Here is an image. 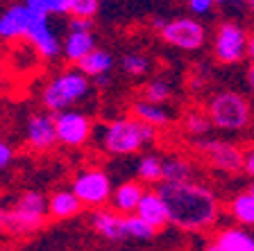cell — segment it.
<instances>
[{"label": "cell", "instance_id": "cell-1", "mask_svg": "<svg viewBox=\"0 0 254 251\" xmlns=\"http://www.w3.org/2000/svg\"><path fill=\"white\" fill-rule=\"evenodd\" d=\"M159 193L168 206L170 224L182 231L200 233L216 226L218 215H220V201L211 190L190 181H161Z\"/></svg>", "mask_w": 254, "mask_h": 251}, {"label": "cell", "instance_id": "cell-2", "mask_svg": "<svg viewBox=\"0 0 254 251\" xmlns=\"http://www.w3.org/2000/svg\"><path fill=\"white\" fill-rule=\"evenodd\" d=\"M154 136H157V127L132 115V118H116V120L95 127L91 138L95 141L98 150H102L105 154L127 156V154H134L141 147L150 145Z\"/></svg>", "mask_w": 254, "mask_h": 251}, {"label": "cell", "instance_id": "cell-3", "mask_svg": "<svg viewBox=\"0 0 254 251\" xmlns=\"http://www.w3.org/2000/svg\"><path fill=\"white\" fill-rule=\"evenodd\" d=\"M91 93H93V86L89 82V75H84L79 68H70L57 73L43 86L41 100L48 111L62 113L82 104L84 100H89Z\"/></svg>", "mask_w": 254, "mask_h": 251}, {"label": "cell", "instance_id": "cell-4", "mask_svg": "<svg viewBox=\"0 0 254 251\" xmlns=\"http://www.w3.org/2000/svg\"><path fill=\"white\" fill-rule=\"evenodd\" d=\"M50 215L48 210V199L41 193L25 190L11 201V206L0 204V224L9 233H32L46 224V217Z\"/></svg>", "mask_w": 254, "mask_h": 251}, {"label": "cell", "instance_id": "cell-5", "mask_svg": "<svg viewBox=\"0 0 254 251\" xmlns=\"http://www.w3.org/2000/svg\"><path fill=\"white\" fill-rule=\"evenodd\" d=\"M206 113L211 118L213 127L220 131H243L252 120V106L248 98L236 91H220L209 100Z\"/></svg>", "mask_w": 254, "mask_h": 251}, {"label": "cell", "instance_id": "cell-6", "mask_svg": "<svg viewBox=\"0 0 254 251\" xmlns=\"http://www.w3.org/2000/svg\"><path fill=\"white\" fill-rule=\"evenodd\" d=\"M248 32L234 21L220 23L216 32V41H213V54L220 63H238L248 57Z\"/></svg>", "mask_w": 254, "mask_h": 251}, {"label": "cell", "instance_id": "cell-7", "mask_svg": "<svg viewBox=\"0 0 254 251\" xmlns=\"http://www.w3.org/2000/svg\"><path fill=\"white\" fill-rule=\"evenodd\" d=\"M159 32H161V39L168 46L186 50V52L200 50L206 41V27L200 21H195V18H173V21H166Z\"/></svg>", "mask_w": 254, "mask_h": 251}, {"label": "cell", "instance_id": "cell-8", "mask_svg": "<svg viewBox=\"0 0 254 251\" xmlns=\"http://www.w3.org/2000/svg\"><path fill=\"white\" fill-rule=\"evenodd\" d=\"M73 190L82 199V204L91 206V208H100L102 204H107L111 199V193H114L109 174L98 170V167L79 172L73 181Z\"/></svg>", "mask_w": 254, "mask_h": 251}, {"label": "cell", "instance_id": "cell-9", "mask_svg": "<svg viewBox=\"0 0 254 251\" xmlns=\"http://www.w3.org/2000/svg\"><path fill=\"white\" fill-rule=\"evenodd\" d=\"M197 152L209 161V165H213L216 170L222 172H238L243 170V156L245 152H241V147L234 145L229 141H218V138H202L195 143Z\"/></svg>", "mask_w": 254, "mask_h": 251}, {"label": "cell", "instance_id": "cell-10", "mask_svg": "<svg viewBox=\"0 0 254 251\" xmlns=\"http://www.w3.org/2000/svg\"><path fill=\"white\" fill-rule=\"evenodd\" d=\"M55 125H57L59 143L66 147H82L93 136V125H91L89 115L73 109L55 113Z\"/></svg>", "mask_w": 254, "mask_h": 251}, {"label": "cell", "instance_id": "cell-11", "mask_svg": "<svg viewBox=\"0 0 254 251\" xmlns=\"http://www.w3.org/2000/svg\"><path fill=\"white\" fill-rule=\"evenodd\" d=\"M25 39L34 46V50H37L43 59H55L62 54V39H59L57 30L50 25V16L48 14L34 11Z\"/></svg>", "mask_w": 254, "mask_h": 251}, {"label": "cell", "instance_id": "cell-12", "mask_svg": "<svg viewBox=\"0 0 254 251\" xmlns=\"http://www.w3.org/2000/svg\"><path fill=\"white\" fill-rule=\"evenodd\" d=\"M34 16V9L27 7L25 2H16L9 5L0 14V41H16V39H25L30 21Z\"/></svg>", "mask_w": 254, "mask_h": 251}, {"label": "cell", "instance_id": "cell-13", "mask_svg": "<svg viewBox=\"0 0 254 251\" xmlns=\"http://www.w3.org/2000/svg\"><path fill=\"white\" fill-rule=\"evenodd\" d=\"M25 136H27V145H30L32 150H39V152L50 150L55 143H59L55 118L48 113H34L30 120H27Z\"/></svg>", "mask_w": 254, "mask_h": 251}, {"label": "cell", "instance_id": "cell-14", "mask_svg": "<svg viewBox=\"0 0 254 251\" xmlns=\"http://www.w3.org/2000/svg\"><path fill=\"white\" fill-rule=\"evenodd\" d=\"M91 226L95 229V233H100V236L109 242H125L127 240L125 215L114 208H98L91 215Z\"/></svg>", "mask_w": 254, "mask_h": 251}, {"label": "cell", "instance_id": "cell-15", "mask_svg": "<svg viewBox=\"0 0 254 251\" xmlns=\"http://www.w3.org/2000/svg\"><path fill=\"white\" fill-rule=\"evenodd\" d=\"M136 215L143 217V220L152 224L154 229H164L166 224H170V215H168V206H166L164 197L159 190H145V195L138 201Z\"/></svg>", "mask_w": 254, "mask_h": 251}, {"label": "cell", "instance_id": "cell-16", "mask_svg": "<svg viewBox=\"0 0 254 251\" xmlns=\"http://www.w3.org/2000/svg\"><path fill=\"white\" fill-rule=\"evenodd\" d=\"M91 50H95L93 30H89V32L68 30L66 39L62 41V57L66 59L68 63H77L79 59H84Z\"/></svg>", "mask_w": 254, "mask_h": 251}, {"label": "cell", "instance_id": "cell-17", "mask_svg": "<svg viewBox=\"0 0 254 251\" xmlns=\"http://www.w3.org/2000/svg\"><path fill=\"white\" fill-rule=\"evenodd\" d=\"M143 195H145V188H143L138 181H125L111 193L109 204H111V208L118 210V213L129 215V213H136L138 201H141Z\"/></svg>", "mask_w": 254, "mask_h": 251}, {"label": "cell", "instance_id": "cell-18", "mask_svg": "<svg viewBox=\"0 0 254 251\" xmlns=\"http://www.w3.org/2000/svg\"><path fill=\"white\" fill-rule=\"evenodd\" d=\"M82 199L75 195V190H57L48 199V210L55 220H70L82 210Z\"/></svg>", "mask_w": 254, "mask_h": 251}, {"label": "cell", "instance_id": "cell-19", "mask_svg": "<svg viewBox=\"0 0 254 251\" xmlns=\"http://www.w3.org/2000/svg\"><path fill=\"white\" fill-rule=\"evenodd\" d=\"M216 242L225 251H254V236L241 226H227L216 236Z\"/></svg>", "mask_w": 254, "mask_h": 251}, {"label": "cell", "instance_id": "cell-20", "mask_svg": "<svg viewBox=\"0 0 254 251\" xmlns=\"http://www.w3.org/2000/svg\"><path fill=\"white\" fill-rule=\"evenodd\" d=\"M132 115H136L138 120L148 122L152 127H166L170 122V113L164 109V104L150 102V100H138L132 104Z\"/></svg>", "mask_w": 254, "mask_h": 251}, {"label": "cell", "instance_id": "cell-21", "mask_svg": "<svg viewBox=\"0 0 254 251\" xmlns=\"http://www.w3.org/2000/svg\"><path fill=\"white\" fill-rule=\"evenodd\" d=\"M75 66H77L84 75H89V77L93 79V77H98V75L109 73L111 66H114V57H111V52H107V50L95 48V50H91L84 59H79Z\"/></svg>", "mask_w": 254, "mask_h": 251}, {"label": "cell", "instance_id": "cell-22", "mask_svg": "<svg viewBox=\"0 0 254 251\" xmlns=\"http://www.w3.org/2000/svg\"><path fill=\"white\" fill-rule=\"evenodd\" d=\"M229 213L232 217L243 226H254V193L245 190L238 193L236 197L229 201Z\"/></svg>", "mask_w": 254, "mask_h": 251}, {"label": "cell", "instance_id": "cell-23", "mask_svg": "<svg viewBox=\"0 0 254 251\" xmlns=\"http://www.w3.org/2000/svg\"><path fill=\"white\" fill-rule=\"evenodd\" d=\"M125 231H127V240H138V242H148L154 238L157 229L152 224L138 217L136 213H129L125 215Z\"/></svg>", "mask_w": 254, "mask_h": 251}, {"label": "cell", "instance_id": "cell-24", "mask_svg": "<svg viewBox=\"0 0 254 251\" xmlns=\"http://www.w3.org/2000/svg\"><path fill=\"white\" fill-rule=\"evenodd\" d=\"M136 172H138L141 181H148V183L164 181V158L154 156V154L143 156L141 161L136 163Z\"/></svg>", "mask_w": 254, "mask_h": 251}, {"label": "cell", "instance_id": "cell-25", "mask_svg": "<svg viewBox=\"0 0 254 251\" xmlns=\"http://www.w3.org/2000/svg\"><path fill=\"white\" fill-rule=\"evenodd\" d=\"M182 127H184L186 134L202 138L211 131L213 122H211V118H209V113H204V111H189V113L184 115V120H182Z\"/></svg>", "mask_w": 254, "mask_h": 251}, {"label": "cell", "instance_id": "cell-26", "mask_svg": "<svg viewBox=\"0 0 254 251\" xmlns=\"http://www.w3.org/2000/svg\"><path fill=\"white\" fill-rule=\"evenodd\" d=\"M193 179V167L189 161L180 156L164 158V181H190Z\"/></svg>", "mask_w": 254, "mask_h": 251}, {"label": "cell", "instance_id": "cell-27", "mask_svg": "<svg viewBox=\"0 0 254 251\" xmlns=\"http://www.w3.org/2000/svg\"><path fill=\"white\" fill-rule=\"evenodd\" d=\"M121 68L132 77H143L150 70V59L143 52H127L121 59Z\"/></svg>", "mask_w": 254, "mask_h": 251}, {"label": "cell", "instance_id": "cell-28", "mask_svg": "<svg viewBox=\"0 0 254 251\" xmlns=\"http://www.w3.org/2000/svg\"><path fill=\"white\" fill-rule=\"evenodd\" d=\"M23 2L39 14L48 16H62L70 11V0H23Z\"/></svg>", "mask_w": 254, "mask_h": 251}, {"label": "cell", "instance_id": "cell-29", "mask_svg": "<svg viewBox=\"0 0 254 251\" xmlns=\"http://www.w3.org/2000/svg\"><path fill=\"white\" fill-rule=\"evenodd\" d=\"M170 95H173V86H170L166 79H152V82L145 86V91H143V98L150 100V102H157V104L168 102Z\"/></svg>", "mask_w": 254, "mask_h": 251}, {"label": "cell", "instance_id": "cell-30", "mask_svg": "<svg viewBox=\"0 0 254 251\" xmlns=\"http://www.w3.org/2000/svg\"><path fill=\"white\" fill-rule=\"evenodd\" d=\"M100 9V0H70V16L79 18H93Z\"/></svg>", "mask_w": 254, "mask_h": 251}, {"label": "cell", "instance_id": "cell-31", "mask_svg": "<svg viewBox=\"0 0 254 251\" xmlns=\"http://www.w3.org/2000/svg\"><path fill=\"white\" fill-rule=\"evenodd\" d=\"M216 0H189V9L193 11L195 16H206L211 14Z\"/></svg>", "mask_w": 254, "mask_h": 251}, {"label": "cell", "instance_id": "cell-32", "mask_svg": "<svg viewBox=\"0 0 254 251\" xmlns=\"http://www.w3.org/2000/svg\"><path fill=\"white\" fill-rule=\"evenodd\" d=\"M68 30H79V32L93 30V18H79V16H70Z\"/></svg>", "mask_w": 254, "mask_h": 251}, {"label": "cell", "instance_id": "cell-33", "mask_svg": "<svg viewBox=\"0 0 254 251\" xmlns=\"http://www.w3.org/2000/svg\"><path fill=\"white\" fill-rule=\"evenodd\" d=\"M11 158H14V152H11V147L7 145L5 141H0V170H5V167L11 163Z\"/></svg>", "mask_w": 254, "mask_h": 251}, {"label": "cell", "instance_id": "cell-34", "mask_svg": "<svg viewBox=\"0 0 254 251\" xmlns=\"http://www.w3.org/2000/svg\"><path fill=\"white\" fill-rule=\"evenodd\" d=\"M243 172L248 174V177L254 179V150L245 152V156H243Z\"/></svg>", "mask_w": 254, "mask_h": 251}, {"label": "cell", "instance_id": "cell-35", "mask_svg": "<svg viewBox=\"0 0 254 251\" xmlns=\"http://www.w3.org/2000/svg\"><path fill=\"white\" fill-rule=\"evenodd\" d=\"M248 59L254 63V30L250 32V37H248Z\"/></svg>", "mask_w": 254, "mask_h": 251}, {"label": "cell", "instance_id": "cell-36", "mask_svg": "<svg viewBox=\"0 0 254 251\" xmlns=\"http://www.w3.org/2000/svg\"><path fill=\"white\" fill-rule=\"evenodd\" d=\"M93 82H95V86H98V89H105V86H109L111 79L107 77V73H105V75H98V77H93Z\"/></svg>", "mask_w": 254, "mask_h": 251}, {"label": "cell", "instance_id": "cell-37", "mask_svg": "<svg viewBox=\"0 0 254 251\" xmlns=\"http://www.w3.org/2000/svg\"><path fill=\"white\" fill-rule=\"evenodd\" d=\"M248 86H250V91L254 93V63L248 68Z\"/></svg>", "mask_w": 254, "mask_h": 251}, {"label": "cell", "instance_id": "cell-38", "mask_svg": "<svg viewBox=\"0 0 254 251\" xmlns=\"http://www.w3.org/2000/svg\"><path fill=\"white\" fill-rule=\"evenodd\" d=\"M204 251H225V249H222V247H220V245H218V242H211V245L206 247V249H204Z\"/></svg>", "mask_w": 254, "mask_h": 251}, {"label": "cell", "instance_id": "cell-39", "mask_svg": "<svg viewBox=\"0 0 254 251\" xmlns=\"http://www.w3.org/2000/svg\"><path fill=\"white\" fill-rule=\"evenodd\" d=\"M243 2H245V5H248V7H250V9H252V11H254V0H243Z\"/></svg>", "mask_w": 254, "mask_h": 251}, {"label": "cell", "instance_id": "cell-40", "mask_svg": "<svg viewBox=\"0 0 254 251\" xmlns=\"http://www.w3.org/2000/svg\"><path fill=\"white\" fill-rule=\"evenodd\" d=\"M227 2H232V0H216V5H227ZM236 2V0H234Z\"/></svg>", "mask_w": 254, "mask_h": 251}, {"label": "cell", "instance_id": "cell-41", "mask_svg": "<svg viewBox=\"0 0 254 251\" xmlns=\"http://www.w3.org/2000/svg\"><path fill=\"white\" fill-rule=\"evenodd\" d=\"M2 231H5V229H2V224H0V238H2Z\"/></svg>", "mask_w": 254, "mask_h": 251}, {"label": "cell", "instance_id": "cell-42", "mask_svg": "<svg viewBox=\"0 0 254 251\" xmlns=\"http://www.w3.org/2000/svg\"><path fill=\"white\" fill-rule=\"evenodd\" d=\"M250 190H252V193H254V181H252V186H250Z\"/></svg>", "mask_w": 254, "mask_h": 251}, {"label": "cell", "instance_id": "cell-43", "mask_svg": "<svg viewBox=\"0 0 254 251\" xmlns=\"http://www.w3.org/2000/svg\"><path fill=\"white\" fill-rule=\"evenodd\" d=\"M5 2H11V0H5Z\"/></svg>", "mask_w": 254, "mask_h": 251}]
</instances>
